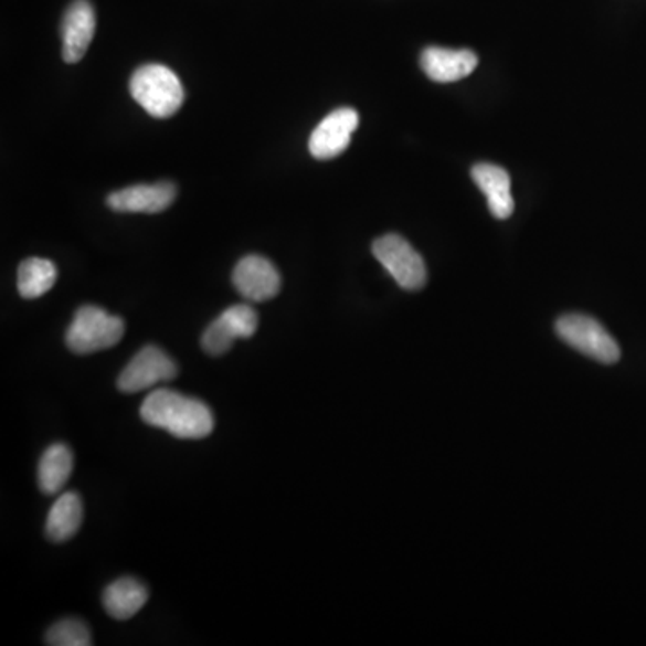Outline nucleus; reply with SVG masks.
Returning <instances> with one entry per match:
<instances>
[{"mask_svg":"<svg viewBox=\"0 0 646 646\" xmlns=\"http://www.w3.org/2000/svg\"><path fill=\"white\" fill-rule=\"evenodd\" d=\"M140 419L148 426L168 431L183 441L205 438L214 430V415L205 402L168 388L155 390L144 399Z\"/></svg>","mask_w":646,"mask_h":646,"instance_id":"nucleus-1","label":"nucleus"},{"mask_svg":"<svg viewBox=\"0 0 646 646\" xmlns=\"http://www.w3.org/2000/svg\"><path fill=\"white\" fill-rule=\"evenodd\" d=\"M129 92L151 117L168 119L183 105V86L177 74L166 65L148 63L134 72L129 80Z\"/></svg>","mask_w":646,"mask_h":646,"instance_id":"nucleus-2","label":"nucleus"},{"mask_svg":"<svg viewBox=\"0 0 646 646\" xmlns=\"http://www.w3.org/2000/svg\"><path fill=\"white\" fill-rule=\"evenodd\" d=\"M125 336V321L97 306L77 309L68 326L65 341L74 354H92L112 349Z\"/></svg>","mask_w":646,"mask_h":646,"instance_id":"nucleus-3","label":"nucleus"},{"mask_svg":"<svg viewBox=\"0 0 646 646\" xmlns=\"http://www.w3.org/2000/svg\"><path fill=\"white\" fill-rule=\"evenodd\" d=\"M557 332L565 343L571 345L580 354L603 364L619 361V347L599 320L585 315L560 316L555 324Z\"/></svg>","mask_w":646,"mask_h":646,"instance_id":"nucleus-4","label":"nucleus"},{"mask_svg":"<svg viewBox=\"0 0 646 646\" xmlns=\"http://www.w3.org/2000/svg\"><path fill=\"white\" fill-rule=\"evenodd\" d=\"M372 252L402 289L416 292L426 286V263L412 244L401 235L386 234L379 237L373 241Z\"/></svg>","mask_w":646,"mask_h":646,"instance_id":"nucleus-5","label":"nucleus"},{"mask_svg":"<svg viewBox=\"0 0 646 646\" xmlns=\"http://www.w3.org/2000/svg\"><path fill=\"white\" fill-rule=\"evenodd\" d=\"M258 316L254 307L240 304L221 313L201 336V347L206 354L223 356L235 340H246L255 335Z\"/></svg>","mask_w":646,"mask_h":646,"instance_id":"nucleus-6","label":"nucleus"},{"mask_svg":"<svg viewBox=\"0 0 646 646\" xmlns=\"http://www.w3.org/2000/svg\"><path fill=\"white\" fill-rule=\"evenodd\" d=\"M177 363L162 349L148 345L126 364L117 386L120 392L139 393L162 381H171L177 378Z\"/></svg>","mask_w":646,"mask_h":646,"instance_id":"nucleus-7","label":"nucleus"},{"mask_svg":"<svg viewBox=\"0 0 646 646\" xmlns=\"http://www.w3.org/2000/svg\"><path fill=\"white\" fill-rule=\"evenodd\" d=\"M232 280L237 292L250 301H266L277 297L283 286L280 273L272 261L261 255H246L235 264Z\"/></svg>","mask_w":646,"mask_h":646,"instance_id":"nucleus-8","label":"nucleus"},{"mask_svg":"<svg viewBox=\"0 0 646 646\" xmlns=\"http://www.w3.org/2000/svg\"><path fill=\"white\" fill-rule=\"evenodd\" d=\"M359 125L358 112L352 108H340L327 115L316 126L309 139V151L316 160H330L349 148L352 134Z\"/></svg>","mask_w":646,"mask_h":646,"instance_id":"nucleus-9","label":"nucleus"},{"mask_svg":"<svg viewBox=\"0 0 646 646\" xmlns=\"http://www.w3.org/2000/svg\"><path fill=\"white\" fill-rule=\"evenodd\" d=\"M177 192V186L171 182L140 183L112 192L106 203L115 212L157 214L171 206Z\"/></svg>","mask_w":646,"mask_h":646,"instance_id":"nucleus-10","label":"nucleus"},{"mask_svg":"<svg viewBox=\"0 0 646 646\" xmlns=\"http://www.w3.org/2000/svg\"><path fill=\"white\" fill-rule=\"evenodd\" d=\"M96 34V11L88 0H74L63 14V60L77 63L85 56Z\"/></svg>","mask_w":646,"mask_h":646,"instance_id":"nucleus-11","label":"nucleus"},{"mask_svg":"<svg viewBox=\"0 0 646 646\" xmlns=\"http://www.w3.org/2000/svg\"><path fill=\"white\" fill-rule=\"evenodd\" d=\"M421 67L433 82L453 83L473 74L478 56L467 49L427 47L422 51Z\"/></svg>","mask_w":646,"mask_h":646,"instance_id":"nucleus-12","label":"nucleus"},{"mask_svg":"<svg viewBox=\"0 0 646 646\" xmlns=\"http://www.w3.org/2000/svg\"><path fill=\"white\" fill-rule=\"evenodd\" d=\"M473 180L488 200V209L494 218L507 220L513 212V198L510 192V177L505 169L494 163H476Z\"/></svg>","mask_w":646,"mask_h":646,"instance_id":"nucleus-13","label":"nucleus"},{"mask_svg":"<svg viewBox=\"0 0 646 646\" xmlns=\"http://www.w3.org/2000/svg\"><path fill=\"white\" fill-rule=\"evenodd\" d=\"M148 589L140 584L139 580L125 579L115 580L103 593V605L106 613L114 619L125 622L139 613L140 608L148 602Z\"/></svg>","mask_w":646,"mask_h":646,"instance_id":"nucleus-14","label":"nucleus"},{"mask_svg":"<svg viewBox=\"0 0 646 646\" xmlns=\"http://www.w3.org/2000/svg\"><path fill=\"white\" fill-rule=\"evenodd\" d=\"M83 522V502L76 493H65L49 510L45 533L54 542H65L76 536Z\"/></svg>","mask_w":646,"mask_h":646,"instance_id":"nucleus-15","label":"nucleus"},{"mask_svg":"<svg viewBox=\"0 0 646 646\" xmlns=\"http://www.w3.org/2000/svg\"><path fill=\"white\" fill-rule=\"evenodd\" d=\"M74 456L65 444H53L45 449L39 465L40 490L47 496L62 493L71 478Z\"/></svg>","mask_w":646,"mask_h":646,"instance_id":"nucleus-16","label":"nucleus"},{"mask_svg":"<svg viewBox=\"0 0 646 646\" xmlns=\"http://www.w3.org/2000/svg\"><path fill=\"white\" fill-rule=\"evenodd\" d=\"M56 278V266L47 258H25L20 263L19 277H17L20 297L28 298V300L43 297L45 293L51 292Z\"/></svg>","mask_w":646,"mask_h":646,"instance_id":"nucleus-17","label":"nucleus"},{"mask_svg":"<svg viewBox=\"0 0 646 646\" xmlns=\"http://www.w3.org/2000/svg\"><path fill=\"white\" fill-rule=\"evenodd\" d=\"M45 643L51 646H88L92 645L91 631L82 619L67 617L49 628Z\"/></svg>","mask_w":646,"mask_h":646,"instance_id":"nucleus-18","label":"nucleus"}]
</instances>
